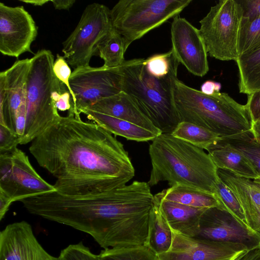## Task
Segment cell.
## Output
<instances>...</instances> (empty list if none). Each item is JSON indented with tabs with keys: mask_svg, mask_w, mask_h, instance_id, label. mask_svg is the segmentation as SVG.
Masks as SVG:
<instances>
[{
	"mask_svg": "<svg viewBox=\"0 0 260 260\" xmlns=\"http://www.w3.org/2000/svg\"><path fill=\"white\" fill-rule=\"evenodd\" d=\"M214 193L222 209L230 213L242 224L248 227L239 202L231 190L220 178L216 184Z\"/></svg>",
	"mask_w": 260,
	"mask_h": 260,
	"instance_id": "32",
	"label": "cell"
},
{
	"mask_svg": "<svg viewBox=\"0 0 260 260\" xmlns=\"http://www.w3.org/2000/svg\"><path fill=\"white\" fill-rule=\"evenodd\" d=\"M217 172L239 202L247 225L257 233L260 230V180L241 177L224 170L218 169Z\"/></svg>",
	"mask_w": 260,
	"mask_h": 260,
	"instance_id": "18",
	"label": "cell"
},
{
	"mask_svg": "<svg viewBox=\"0 0 260 260\" xmlns=\"http://www.w3.org/2000/svg\"><path fill=\"white\" fill-rule=\"evenodd\" d=\"M221 87L219 82L212 80H207L201 86V91L207 95H213L220 92Z\"/></svg>",
	"mask_w": 260,
	"mask_h": 260,
	"instance_id": "38",
	"label": "cell"
},
{
	"mask_svg": "<svg viewBox=\"0 0 260 260\" xmlns=\"http://www.w3.org/2000/svg\"><path fill=\"white\" fill-rule=\"evenodd\" d=\"M171 36V49L179 62L192 74L205 76L209 69L208 52L199 29L178 15L173 18Z\"/></svg>",
	"mask_w": 260,
	"mask_h": 260,
	"instance_id": "15",
	"label": "cell"
},
{
	"mask_svg": "<svg viewBox=\"0 0 260 260\" xmlns=\"http://www.w3.org/2000/svg\"><path fill=\"white\" fill-rule=\"evenodd\" d=\"M172 232L171 247L157 255L159 260H231L248 251L242 244L189 237L174 230Z\"/></svg>",
	"mask_w": 260,
	"mask_h": 260,
	"instance_id": "14",
	"label": "cell"
},
{
	"mask_svg": "<svg viewBox=\"0 0 260 260\" xmlns=\"http://www.w3.org/2000/svg\"><path fill=\"white\" fill-rule=\"evenodd\" d=\"M260 47V16L252 20L242 19L238 41L239 56Z\"/></svg>",
	"mask_w": 260,
	"mask_h": 260,
	"instance_id": "31",
	"label": "cell"
},
{
	"mask_svg": "<svg viewBox=\"0 0 260 260\" xmlns=\"http://www.w3.org/2000/svg\"><path fill=\"white\" fill-rule=\"evenodd\" d=\"M30 63V58L17 60L0 73V124L14 133L16 114L26 102Z\"/></svg>",
	"mask_w": 260,
	"mask_h": 260,
	"instance_id": "16",
	"label": "cell"
},
{
	"mask_svg": "<svg viewBox=\"0 0 260 260\" xmlns=\"http://www.w3.org/2000/svg\"><path fill=\"white\" fill-rule=\"evenodd\" d=\"M12 204L9 198L0 192V220L4 218Z\"/></svg>",
	"mask_w": 260,
	"mask_h": 260,
	"instance_id": "39",
	"label": "cell"
},
{
	"mask_svg": "<svg viewBox=\"0 0 260 260\" xmlns=\"http://www.w3.org/2000/svg\"><path fill=\"white\" fill-rule=\"evenodd\" d=\"M149 154L150 187L167 181L170 186L180 184L215 193L218 169L204 149L171 134L161 133L149 145Z\"/></svg>",
	"mask_w": 260,
	"mask_h": 260,
	"instance_id": "3",
	"label": "cell"
},
{
	"mask_svg": "<svg viewBox=\"0 0 260 260\" xmlns=\"http://www.w3.org/2000/svg\"><path fill=\"white\" fill-rule=\"evenodd\" d=\"M245 106L251 122L260 121V90L247 95Z\"/></svg>",
	"mask_w": 260,
	"mask_h": 260,
	"instance_id": "36",
	"label": "cell"
},
{
	"mask_svg": "<svg viewBox=\"0 0 260 260\" xmlns=\"http://www.w3.org/2000/svg\"><path fill=\"white\" fill-rule=\"evenodd\" d=\"M171 134L176 138L206 150L216 144L219 137L200 125L187 122H180Z\"/></svg>",
	"mask_w": 260,
	"mask_h": 260,
	"instance_id": "28",
	"label": "cell"
},
{
	"mask_svg": "<svg viewBox=\"0 0 260 260\" xmlns=\"http://www.w3.org/2000/svg\"><path fill=\"white\" fill-rule=\"evenodd\" d=\"M21 2L29 4L35 6H42L45 5L48 2H50V0H20Z\"/></svg>",
	"mask_w": 260,
	"mask_h": 260,
	"instance_id": "43",
	"label": "cell"
},
{
	"mask_svg": "<svg viewBox=\"0 0 260 260\" xmlns=\"http://www.w3.org/2000/svg\"><path fill=\"white\" fill-rule=\"evenodd\" d=\"M216 143L228 144L242 154L250 163L260 180V143L251 131L229 137H219Z\"/></svg>",
	"mask_w": 260,
	"mask_h": 260,
	"instance_id": "26",
	"label": "cell"
},
{
	"mask_svg": "<svg viewBox=\"0 0 260 260\" xmlns=\"http://www.w3.org/2000/svg\"><path fill=\"white\" fill-rule=\"evenodd\" d=\"M237 260H260V248L244 252Z\"/></svg>",
	"mask_w": 260,
	"mask_h": 260,
	"instance_id": "41",
	"label": "cell"
},
{
	"mask_svg": "<svg viewBox=\"0 0 260 260\" xmlns=\"http://www.w3.org/2000/svg\"><path fill=\"white\" fill-rule=\"evenodd\" d=\"M57 191L36 171L27 155L17 147L0 153V192L12 203Z\"/></svg>",
	"mask_w": 260,
	"mask_h": 260,
	"instance_id": "10",
	"label": "cell"
},
{
	"mask_svg": "<svg viewBox=\"0 0 260 260\" xmlns=\"http://www.w3.org/2000/svg\"><path fill=\"white\" fill-rule=\"evenodd\" d=\"M56 56L57 57L54 62L53 71L56 77L67 87L72 98L74 108L76 99L70 84V78L72 74L71 70L68 63L63 56L58 54Z\"/></svg>",
	"mask_w": 260,
	"mask_h": 260,
	"instance_id": "34",
	"label": "cell"
},
{
	"mask_svg": "<svg viewBox=\"0 0 260 260\" xmlns=\"http://www.w3.org/2000/svg\"><path fill=\"white\" fill-rule=\"evenodd\" d=\"M144 59L125 60L120 66L122 91L162 133L171 134L180 122L173 97L177 74L154 77L146 70Z\"/></svg>",
	"mask_w": 260,
	"mask_h": 260,
	"instance_id": "5",
	"label": "cell"
},
{
	"mask_svg": "<svg viewBox=\"0 0 260 260\" xmlns=\"http://www.w3.org/2000/svg\"><path fill=\"white\" fill-rule=\"evenodd\" d=\"M59 257L60 260H103L99 254L92 252L82 242L64 248L61 251Z\"/></svg>",
	"mask_w": 260,
	"mask_h": 260,
	"instance_id": "33",
	"label": "cell"
},
{
	"mask_svg": "<svg viewBox=\"0 0 260 260\" xmlns=\"http://www.w3.org/2000/svg\"><path fill=\"white\" fill-rule=\"evenodd\" d=\"M88 108L127 121L158 135L162 133L141 111L132 98L122 91L117 94L99 100Z\"/></svg>",
	"mask_w": 260,
	"mask_h": 260,
	"instance_id": "19",
	"label": "cell"
},
{
	"mask_svg": "<svg viewBox=\"0 0 260 260\" xmlns=\"http://www.w3.org/2000/svg\"><path fill=\"white\" fill-rule=\"evenodd\" d=\"M192 0H120L110 10L112 26L126 50L135 41L178 16Z\"/></svg>",
	"mask_w": 260,
	"mask_h": 260,
	"instance_id": "7",
	"label": "cell"
},
{
	"mask_svg": "<svg viewBox=\"0 0 260 260\" xmlns=\"http://www.w3.org/2000/svg\"><path fill=\"white\" fill-rule=\"evenodd\" d=\"M98 50V56L104 60L105 67H118L125 60L126 50L123 39L113 27L101 40Z\"/></svg>",
	"mask_w": 260,
	"mask_h": 260,
	"instance_id": "27",
	"label": "cell"
},
{
	"mask_svg": "<svg viewBox=\"0 0 260 260\" xmlns=\"http://www.w3.org/2000/svg\"><path fill=\"white\" fill-rule=\"evenodd\" d=\"M146 70L152 76L162 78L177 74L179 62L172 49L161 54H154L144 59Z\"/></svg>",
	"mask_w": 260,
	"mask_h": 260,
	"instance_id": "30",
	"label": "cell"
},
{
	"mask_svg": "<svg viewBox=\"0 0 260 260\" xmlns=\"http://www.w3.org/2000/svg\"><path fill=\"white\" fill-rule=\"evenodd\" d=\"M99 255L103 260H159L158 255L144 245L104 249Z\"/></svg>",
	"mask_w": 260,
	"mask_h": 260,
	"instance_id": "29",
	"label": "cell"
},
{
	"mask_svg": "<svg viewBox=\"0 0 260 260\" xmlns=\"http://www.w3.org/2000/svg\"><path fill=\"white\" fill-rule=\"evenodd\" d=\"M243 17L239 1L222 0L211 7L200 21V31L208 54L223 61H236Z\"/></svg>",
	"mask_w": 260,
	"mask_h": 260,
	"instance_id": "8",
	"label": "cell"
},
{
	"mask_svg": "<svg viewBox=\"0 0 260 260\" xmlns=\"http://www.w3.org/2000/svg\"><path fill=\"white\" fill-rule=\"evenodd\" d=\"M154 196L197 208H221L215 193L186 185L176 184L163 189Z\"/></svg>",
	"mask_w": 260,
	"mask_h": 260,
	"instance_id": "23",
	"label": "cell"
},
{
	"mask_svg": "<svg viewBox=\"0 0 260 260\" xmlns=\"http://www.w3.org/2000/svg\"><path fill=\"white\" fill-rule=\"evenodd\" d=\"M243 10V18L252 20L260 16V0L239 1Z\"/></svg>",
	"mask_w": 260,
	"mask_h": 260,
	"instance_id": "37",
	"label": "cell"
},
{
	"mask_svg": "<svg viewBox=\"0 0 260 260\" xmlns=\"http://www.w3.org/2000/svg\"><path fill=\"white\" fill-rule=\"evenodd\" d=\"M172 239V230L154 203L150 214L146 246L158 255L167 252L170 248Z\"/></svg>",
	"mask_w": 260,
	"mask_h": 260,
	"instance_id": "25",
	"label": "cell"
},
{
	"mask_svg": "<svg viewBox=\"0 0 260 260\" xmlns=\"http://www.w3.org/2000/svg\"><path fill=\"white\" fill-rule=\"evenodd\" d=\"M110 10L96 3L87 5L75 29L62 43V52L74 69L89 66L93 56L98 55V46L112 29Z\"/></svg>",
	"mask_w": 260,
	"mask_h": 260,
	"instance_id": "9",
	"label": "cell"
},
{
	"mask_svg": "<svg viewBox=\"0 0 260 260\" xmlns=\"http://www.w3.org/2000/svg\"><path fill=\"white\" fill-rule=\"evenodd\" d=\"M207 151L218 169L228 171L246 179L259 178L247 159L230 145L216 143Z\"/></svg>",
	"mask_w": 260,
	"mask_h": 260,
	"instance_id": "21",
	"label": "cell"
},
{
	"mask_svg": "<svg viewBox=\"0 0 260 260\" xmlns=\"http://www.w3.org/2000/svg\"><path fill=\"white\" fill-rule=\"evenodd\" d=\"M154 196L147 182L95 195L90 207L93 238L104 249L146 245Z\"/></svg>",
	"mask_w": 260,
	"mask_h": 260,
	"instance_id": "2",
	"label": "cell"
},
{
	"mask_svg": "<svg viewBox=\"0 0 260 260\" xmlns=\"http://www.w3.org/2000/svg\"><path fill=\"white\" fill-rule=\"evenodd\" d=\"M236 62L239 92L248 95L260 90V47L241 54Z\"/></svg>",
	"mask_w": 260,
	"mask_h": 260,
	"instance_id": "24",
	"label": "cell"
},
{
	"mask_svg": "<svg viewBox=\"0 0 260 260\" xmlns=\"http://www.w3.org/2000/svg\"><path fill=\"white\" fill-rule=\"evenodd\" d=\"M38 35L32 17L23 6L10 7L0 3V52L18 58L26 52L33 53L31 45Z\"/></svg>",
	"mask_w": 260,
	"mask_h": 260,
	"instance_id": "12",
	"label": "cell"
},
{
	"mask_svg": "<svg viewBox=\"0 0 260 260\" xmlns=\"http://www.w3.org/2000/svg\"><path fill=\"white\" fill-rule=\"evenodd\" d=\"M154 203L172 230L189 237L198 235L200 218L206 209L191 207L154 196Z\"/></svg>",
	"mask_w": 260,
	"mask_h": 260,
	"instance_id": "20",
	"label": "cell"
},
{
	"mask_svg": "<svg viewBox=\"0 0 260 260\" xmlns=\"http://www.w3.org/2000/svg\"><path fill=\"white\" fill-rule=\"evenodd\" d=\"M54 56L49 50H39L30 58L26 94V121L20 145L31 142L58 121V113L52 98L62 83L53 71Z\"/></svg>",
	"mask_w": 260,
	"mask_h": 260,
	"instance_id": "6",
	"label": "cell"
},
{
	"mask_svg": "<svg viewBox=\"0 0 260 260\" xmlns=\"http://www.w3.org/2000/svg\"><path fill=\"white\" fill-rule=\"evenodd\" d=\"M82 113L87 118L102 126L112 134L137 142L153 141L158 135L141 126L125 120L85 108Z\"/></svg>",
	"mask_w": 260,
	"mask_h": 260,
	"instance_id": "22",
	"label": "cell"
},
{
	"mask_svg": "<svg viewBox=\"0 0 260 260\" xmlns=\"http://www.w3.org/2000/svg\"><path fill=\"white\" fill-rule=\"evenodd\" d=\"M257 234L260 236V230L257 232Z\"/></svg>",
	"mask_w": 260,
	"mask_h": 260,
	"instance_id": "45",
	"label": "cell"
},
{
	"mask_svg": "<svg viewBox=\"0 0 260 260\" xmlns=\"http://www.w3.org/2000/svg\"><path fill=\"white\" fill-rule=\"evenodd\" d=\"M20 138L7 127L0 124V153L10 151L20 145Z\"/></svg>",
	"mask_w": 260,
	"mask_h": 260,
	"instance_id": "35",
	"label": "cell"
},
{
	"mask_svg": "<svg viewBox=\"0 0 260 260\" xmlns=\"http://www.w3.org/2000/svg\"><path fill=\"white\" fill-rule=\"evenodd\" d=\"M39 166L55 178L63 194L99 193L126 185L135 169L121 142L94 122L72 114L35 138L29 147Z\"/></svg>",
	"mask_w": 260,
	"mask_h": 260,
	"instance_id": "1",
	"label": "cell"
},
{
	"mask_svg": "<svg viewBox=\"0 0 260 260\" xmlns=\"http://www.w3.org/2000/svg\"><path fill=\"white\" fill-rule=\"evenodd\" d=\"M70 84L76 99L74 114L76 118H81L83 109L122 91L120 66L115 68L88 66L76 68L72 72Z\"/></svg>",
	"mask_w": 260,
	"mask_h": 260,
	"instance_id": "11",
	"label": "cell"
},
{
	"mask_svg": "<svg viewBox=\"0 0 260 260\" xmlns=\"http://www.w3.org/2000/svg\"><path fill=\"white\" fill-rule=\"evenodd\" d=\"M196 237L237 243L248 250L260 248V236L240 223L226 210L217 207L206 209L201 215Z\"/></svg>",
	"mask_w": 260,
	"mask_h": 260,
	"instance_id": "13",
	"label": "cell"
},
{
	"mask_svg": "<svg viewBox=\"0 0 260 260\" xmlns=\"http://www.w3.org/2000/svg\"><path fill=\"white\" fill-rule=\"evenodd\" d=\"M251 133L253 137L260 143V121L252 123Z\"/></svg>",
	"mask_w": 260,
	"mask_h": 260,
	"instance_id": "42",
	"label": "cell"
},
{
	"mask_svg": "<svg viewBox=\"0 0 260 260\" xmlns=\"http://www.w3.org/2000/svg\"><path fill=\"white\" fill-rule=\"evenodd\" d=\"M0 260H60L49 253L25 221L8 224L0 233Z\"/></svg>",
	"mask_w": 260,
	"mask_h": 260,
	"instance_id": "17",
	"label": "cell"
},
{
	"mask_svg": "<svg viewBox=\"0 0 260 260\" xmlns=\"http://www.w3.org/2000/svg\"><path fill=\"white\" fill-rule=\"evenodd\" d=\"M75 2V0H50L55 9L65 10H69Z\"/></svg>",
	"mask_w": 260,
	"mask_h": 260,
	"instance_id": "40",
	"label": "cell"
},
{
	"mask_svg": "<svg viewBox=\"0 0 260 260\" xmlns=\"http://www.w3.org/2000/svg\"><path fill=\"white\" fill-rule=\"evenodd\" d=\"M173 97L180 122L200 125L219 137L251 131L252 122L245 105L238 103L228 93L207 95L177 78Z\"/></svg>",
	"mask_w": 260,
	"mask_h": 260,
	"instance_id": "4",
	"label": "cell"
},
{
	"mask_svg": "<svg viewBox=\"0 0 260 260\" xmlns=\"http://www.w3.org/2000/svg\"><path fill=\"white\" fill-rule=\"evenodd\" d=\"M238 255L237 256H236L235 257H234L233 259H232L231 260H237V259L239 258V257L241 255Z\"/></svg>",
	"mask_w": 260,
	"mask_h": 260,
	"instance_id": "44",
	"label": "cell"
}]
</instances>
